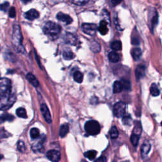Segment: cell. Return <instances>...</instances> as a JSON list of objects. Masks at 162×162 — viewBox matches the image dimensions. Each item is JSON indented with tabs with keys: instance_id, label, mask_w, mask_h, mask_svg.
Masks as SVG:
<instances>
[{
	"instance_id": "1",
	"label": "cell",
	"mask_w": 162,
	"mask_h": 162,
	"mask_svg": "<svg viewBox=\"0 0 162 162\" xmlns=\"http://www.w3.org/2000/svg\"><path fill=\"white\" fill-rule=\"evenodd\" d=\"M16 96L11 91L0 94V110H7L14 105L16 101Z\"/></svg>"
},
{
	"instance_id": "2",
	"label": "cell",
	"mask_w": 162,
	"mask_h": 162,
	"mask_svg": "<svg viewBox=\"0 0 162 162\" xmlns=\"http://www.w3.org/2000/svg\"><path fill=\"white\" fill-rule=\"evenodd\" d=\"M43 31L46 35L55 39L56 38L61 31V27L53 22H48L44 25Z\"/></svg>"
},
{
	"instance_id": "3",
	"label": "cell",
	"mask_w": 162,
	"mask_h": 162,
	"mask_svg": "<svg viewBox=\"0 0 162 162\" xmlns=\"http://www.w3.org/2000/svg\"><path fill=\"white\" fill-rule=\"evenodd\" d=\"M22 36L20 31V27L19 25L15 24L13 27L12 32V43L14 45L17 51H21V50H23L22 46Z\"/></svg>"
},
{
	"instance_id": "4",
	"label": "cell",
	"mask_w": 162,
	"mask_h": 162,
	"mask_svg": "<svg viewBox=\"0 0 162 162\" xmlns=\"http://www.w3.org/2000/svg\"><path fill=\"white\" fill-rule=\"evenodd\" d=\"M84 129L88 134L92 136L99 134L101 130L99 123L95 120H89L85 124Z\"/></svg>"
},
{
	"instance_id": "5",
	"label": "cell",
	"mask_w": 162,
	"mask_h": 162,
	"mask_svg": "<svg viewBox=\"0 0 162 162\" xmlns=\"http://www.w3.org/2000/svg\"><path fill=\"white\" fill-rule=\"evenodd\" d=\"M125 108L126 105L124 102L119 101L115 104L113 109L114 115L118 118L123 117L125 112Z\"/></svg>"
},
{
	"instance_id": "6",
	"label": "cell",
	"mask_w": 162,
	"mask_h": 162,
	"mask_svg": "<svg viewBox=\"0 0 162 162\" xmlns=\"http://www.w3.org/2000/svg\"><path fill=\"white\" fill-rule=\"evenodd\" d=\"M82 31L89 36H94L96 32L97 26L94 24H84L82 26Z\"/></svg>"
},
{
	"instance_id": "7",
	"label": "cell",
	"mask_w": 162,
	"mask_h": 162,
	"mask_svg": "<svg viewBox=\"0 0 162 162\" xmlns=\"http://www.w3.org/2000/svg\"><path fill=\"white\" fill-rule=\"evenodd\" d=\"M11 91V81L7 78L0 79V94Z\"/></svg>"
},
{
	"instance_id": "8",
	"label": "cell",
	"mask_w": 162,
	"mask_h": 162,
	"mask_svg": "<svg viewBox=\"0 0 162 162\" xmlns=\"http://www.w3.org/2000/svg\"><path fill=\"white\" fill-rule=\"evenodd\" d=\"M47 158L53 162H58L61 158V154L56 150H50L46 153Z\"/></svg>"
},
{
	"instance_id": "9",
	"label": "cell",
	"mask_w": 162,
	"mask_h": 162,
	"mask_svg": "<svg viewBox=\"0 0 162 162\" xmlns=\"http://www.w3.org/2000/svg\"><path fill=\"white\" fill-rule=\"evenodd\" d=\"M40 112H41L46 122L48 124H51L52 122L51 113L50 112L48 106H46V104L43 103L42 105H40Z\"/></svg>"
},
{
	"instance_id": "10",
	"label": "cell",
	"mask_w": 162,
	"mask_h": 162,
	"mask_svg": "<svg viewBox=\"0 0 162 162\" xmlns=\"http://www.w3.org/2000/svg\"><path fill=\"white\" fill-rule=\"evenodd\" d=\"M56 18L58 20L63 22V23H65V24L67 25H69V24H72V22H73L72 17L70 15L65 14L62 13V12H60L57 14Z\"/></svg>"
},
{
	"instance_id": "11",
	"label": "cell",
	"mask_w": 162,
	"mask_h": 162,
	"mask_svg": "<svg viewBox=\"0 0 162 162\" xmlns=\"http://www.w3.org/2000/svg\"><path fill=\"white\" fill-rule=\"evenodd\" d=\"M150 149H151V144L147 140L144 141L141 147V154L143 158H145L148 155Z\"/></svg>"
},
{
	"instance_id": "12",
	"label": "cell",
	"mask_w": 162,
	"mask_h": 162,
	"mask_svg": "<svg viewBox=\"0 0 162 162\" xmlns=\"http://www.w3.org/2000/svg\"><path fill=\"white\" fill-rule=\"evenodd\" d=\"M25 17L29 20H34L39 17L38 11L34 9H31L29 11H27L25 14Z\"/></svg>"
},
{
	"instance_id": "13",
	"label": "cell",
	"mask_w": 162,
	"mask_h": 162,
	"mask_svg": "<svg viewBox=\"0 0 162 162\" xmlns=\"http://www.w3.org/2000/svg\"><path fill=\"white\" fill-rule=\"evenodd\" d=\"M146 74V68L144 65H139L136 69V77L137 80L142 79Z\"/></svg>"
},
{
	"instance_id": "14",
	"label": "cell",
	"mask_w": 162,
	"mask_h": 162,
	"mask_svg": "<svg viewBox=\"0 0 162 162\" xmlns=\"http://www.w3.org/2000/svg\"><path fill=\"white\" fill-rule=\"evenodd\" d=\"M98 31L102 35L105 36L108 32L107 27V22L105 20H101L100 23V26L98 27Z\"/></svg>"
},
{
	"instance_id": "15",
	"label": "cell",
	"mask_w": 162,
	"mask_h": 162,
	"mask_svg": "<svg viewBox=\"0 0 162 162\" xmlns=\"http://www.w3.org/2000/svg\"><path fill=\"white\" fill-rule=\"evenodd\" d=\"M131 54L134 60L137 61L140 59V58L142 55V51L140 48H133L131 51Z\"/></svg>"
},
{
	"instance_id": "16",
	"label": "cell",
	"mask_w": 162,
	"mask_h": 162,
	"mask_svg": "<svg viewBox=\"0 0 162 162\" xmlns=\"http://www.w3.org/2000/svg\"><path fill=\"white\" fill-rule=\"evenodd\" d=\"M27 79L28 80V82H29L34 87H38L39 84V81L37 80V79L36 78V77L34 76L33 74H32L31 73L28 74L27 75Z\"/></svg>"
},
{
	"instance_id": "17",
	"label": "cell",
	"mask_w": 162,
	"mask_h": 162,
	"mask_svg": "<svg viewBox=\"0 0 162 162\" xmlns=\"http://www.w3.org/2000/svg\"><path fill=\"white\" fill-rule=\"evenodd\" d=\"M122 84L120 81H115L113 85V91L114 93H119L123 90Z\"/></svg>"
},
{
	"instance_id": "18",
	"label": "cell",
	"mask_w": 162,
	"mask_h": 162,
	"mask_svg": "<svg viewBox=\"0 0 162 162\" xmlns=\"http://www.w3.org/2000/svg\"><path fill=\"white\" fill-rule=\"evenodd\" d=\"M108 59L112 63H117L119 61V55L115 51H112L108 54Z\"/></svg>"
},
{
	"instance_id": "19",
	"label": "cell",
	"mask_w": 162,
	"mask_h": 162,
	"mask_svg": "<svg viewBox=\"0 0 162 162\" xmlns=\"http://www.w3.org/2000/svg\"><path fill=\"white\" fill-rule=\"evenodd\" d=\"M69 131V126L68 124H63L60 129V132L59 134L60 136L62 137H63L67 136V134H68V132Z\"/></svg>"
},
{
	"instance_id": "20",
	"label": "cell",
	"mask_w": 162,
	"mask_h": 162,
	"mask_svg": "<svg viewBox=\"0 0 162 162\" xmlns=\"http://www.w3.org/2000/svg\"><path fill=\"white\" fill-rule=\"evenodd\" d=\"M14 118L13 115L8 113H4L0 116V124H2L6 121H12Z\"/></svg>"
},
{
	"instance_id": "21",
	"label": "cell",
	"mask_w": 162,
	"mask_h": 162,
	"mask_svg": "<svg viewBox=\"0 0 162 162\" xmlns=\"http://www.w3.org/2000/svg\"><path fill=\"white\" fill-rule=\"evenodd\" d=\"M150 93L153 96H158L160 94V90L156 84H152L150 87Z\"/></svg>"
},
{
	"instance_id": "22",
	"label": "cell",
	"mask_w": 162,
	"mask_h": 162,
	"mask_svg": "<svg viewBox=\"0 0 162 162\" xmlns=\"http://www.w3.org/2000/svg\"><path fill=\"white\" fill-rule=\"evenodd\" d=\"M16 114L17 115V116L20 118H27L26 110L24 108H19L17 109L16 110Z\"/></svg>"
},
{
	"instance_id": "23",
	"label": "cell",
	"mask_w": 162,
	"mask_h": 162,
	"mask_svg": "<svg viewBox=\"0 0 162 162\" xmlns=\"http://www.w3.org/2000/svg\"><path fill=\"white\" fill-rule=\"evenodd\" d=\"M83 74L80 71H76L74 74V79L77 83H82L83 81Z\"/></svg>"
},
{
	"instance_id": "24",
	"label": "cell",
	"mask_w": 162,
	"mask_h": 162,
	"mask_svg": "<svg viewBox=\"0 0 162 162\" xmlns=\"http://www.w3.org/2000/svg\"><path fill=\"white\" fill-rule=\"evenodd\" d=\"M96 154L97 152L94 151V150H91V151H88L84 153L85 157L88 158L90 160H93L96 158Z\"/></svg>"
},
{
	"instance_id": "25",
	"label": "cell",
	"mask_w": 162,
	"mask_h": 162,
	"mask_svg": "<svg viewBox=\"0 0 162 162\" xmlns=\"http://www.w3.org/2000/svg\"><path fill=\"white\" fill-rule=\"evenodd\" d=\"M109 134L112 139L117 138L118 136V131L117 129V127H115V126L112 127V128L110 129V130Z\"/></svg>"
},
{
	"instance_id": "26",
	"label": "cell",
	"mask_w": 162,
	"mask_h": 162,
	"mask_svg": "<svg viewBox=\"0 0 162 162\" xmlns=\"http://www.w3.org/2000/svg\"><path fill=\"white\" fill-rule=\"evenodd\" d=\"M63 58L66 60H72L75 57L74 54L72 53L71 51H65L63 53Z\"/></svg>"
},
{
	"instance_id": "27",
	"label": "cell",
	"mask_w": 162,
	"mask_h": 162,
	"mask_svg": "<svg viewBox=\"0 0 162 162\" xmlns=\"http://www.w3.org/2000/svg\"><path fill=\"white\" fill-rule=\"evenodd\" d=\"M111 48L114 51H120L122 50V43L119 40H115L112 43Z\"/></svg>"
},
{
	"instance_id": "28",
	"label": "cell",
	"mask_w": 162,
	"mask_h": 162,
	"mask_svg": "<svg viewBox=\"0 0 162 162\" xmlns=\"http://www.w3.org/2000/svg\"><path fill=\"white\" fill-rule=\"evenodd\" d=\"M91 49L92 50V51L94 52V53H98V52L100 51V50H101L100 45L96 41H93L91 43Z\"/></svg>"
},
{
	"instance_id": "29",
	"label": "cell",
	"mask_w": 162,
	"mask_h": 162,
	"mask_svg": "<svg viewBox=\"0 0 162 162\" xmlns=\"http://www.w3.org/2000/svg\"><path fill=\"white\" fill-rule=\"evenodd\" d=\"M139 141H140V136L135 134H132L130 137V141L132 144H133V146H137Z\"/></svg>"
},
{
	"instance_id": "30",
	"label": "cell",
	"mask_w": 162,
	"mask_h": 162,
	"mask_svg": "<svg viewBox=\"0 0 162 162\" xmlns=\"http://www.w3.org/2000/svg\"><path fill=\"white\" fill-rule=\"evenodd\" d=\"M141 132H142V127H141V124L140 122H137L136 124H135L134 131H133V134L140 136Z\"/></svg>"
},
{
	"instance_id": "31",
	"label": "cell",
	"mask_w": 162,
	"mask_h": 162,
	"mask_svg": "<svg viewBox=\"0 0 162 162\" xmlns=\"http://www.w3.org/2000/svg\"><path fill=\"white\" fill-rule=\"evenodd\" d=\"M30 136L32 139L35 140L39 136V130L37 128H32L30 131Z\"/></svg>"
},
{
	"instance_id": "32",
	"label": "cell",
	"mask_w": 162,
	"mask_h": 162,
	"mask_svg": "<svg viewBox=\"0 0 162 162\" xmlns=\"http://www.w3.org/2000/svg\"><path fill=\"white\" fill-rule=\"evenodd\" d=\"M17 149L20 152H24L25 151L26 146L24 142L21 141H19V142L17 143Z\"/></svg>"
},
{
	"instance_id": "33",
	"label": "cell",
	"mask_w": 162,
	"mask_h": 162,
	"mask_svg": "<svg viewBox=\"0 0 162 162\" xmlns=\"http://www.w3.org/2000/svg\"><path fill=\"white\" fill-rule=\"evenodd\" d=\"M122 86H123V88L124 89H125V90H130V84L129 82V81L128 80H122Z\"/></svg>"
},
{
	"instance_id": "34",
	"label": "cell",
	"mask_w": 162,
	"mask_h": 162,
	"mask_svg": "<svg viewBox=\"0 0 162 162\" xmlns=\"http://www.w3.org/2000/svg\"><path fill=\"white\" fill-rule=\"evenodd\" d=\"M8 7H9V3L5 2L3 4H0V10L3 11H4V12H6V11H7Z\"/></svg>"
},
{
	"instance_id": "35",
	"label": "cell",
	"mask_w": 162,
	"mask_h": 162,
	"mask_svg": "<svg viewBox=\"0 0 162 162\" xmlns=\"http://www.w3.org/2000/svg\"><path fill=\"white\" fill-rule=\"evenodd\" d=\"M9 16L11 18H15L16 16V10L14 7H11L9 10Z\"/></svg>"
},
{
	"instance_id": "36",
	"label": "cell",
	"mask_w": 162,
	"mask_h": 162,
	"mask_svg": "<svg viewBox=\"0 0 162 162\" xmlns=\"http://www.w3.org/2000/svg\"><path fill=\"white\" fill-rule=\"evenodd\" d=\"M72 1L76 4L81 5V4H84L86 3H88L89 2V0H72Z\"/></svg>"
},
{
	"instance_id": "37",
	"label": "cell",
	"mask_w": 162,
	"mask_h": 162,
	"mask_svg": "<svg viewBox=\"0 0 162 162\" xmlns=\"http://www.w3.org/2000/svg\"><path fill=\"white\" fill-rule=\"evenodd\" d=\"M158 23V15L156 14L153 17L152 20V29H153L154 26L157 24Z\"/></svg>"
},
{
	"instance_id": "38",
	"label": "cell",
	"mask_w": 162,
	"mask_h": 162,
	"mask_svg": "<svg viewBox=\"0 0 162 162\" xmlns=\"http://www.w3.org/2000/svg\"><path fill=\"white\" fill-rule=\"evenodd\" d=\"M132 118L130 117H125L123 118V122L125 125H129L131 122Z\"/></svg>"
},
{
	"instance_id": "39",
	"label": "cell",
	"mask_w": 162,
	"mask_h": 162,
	"mask_svg": "<svg viewBox=\"0 0 162 162\" xmlns=\"http://www.w3.org/2000/svg\"><path fill=\"white\" fill-rule=\"evenodd\" d=\"M94 162H106V158L105 156H101L94 161Z\"/></svg>"
},
{
	"instance_id": "40",
	"label": "cell",
	"mask_w": 162,
	"mask_h": 162,
	"mask_svg": "<svg viewBox=\"0 0 162 162\" xmlns=\"http://www.w3.org/2000/svg\"><path fill=\"white\" fill-rule=\"evenodd\" d=\"M122 0H110L113 6H116V5L120 4L122 2Z\"/></svg>"
},
{
	"instance_id": "41",
	"label": "cell",
	"mask_w": 162,
	"mask_h": 162,
	"mask_svg": "<svg viewBox=\"0 0 162 162\" xmlns=\"http://www.w3.org/2000/svg\"><path fill=\"white\" fill-rule=\"evenodd\" d=\"M132 44L134 45H137L140 44V40L137 39H132Z\"/></svg>"
},
{
	"instance_id": "42",
	"label": "cell",
	"mask_w": 162,
	"mask_h": 162,
	"mask_svg": "<svg viewBox=\"0 0 162 162\" xmlns=\"http://www.w3.org/2000/svg\"><path fill=\"white\" fill-rule=\"evenodd\" d=\"M22 2H23L25 4H27L28 3H30L32 2V0H21Z\"/></svg>"
},
{
	"instance_id": "43",
	"label": "cell",
	"mask_w": 162,
	"mask_h": 162,
	"mask_svg": "<svg viewBox=\"0 0 162 162\" xmlns=\"http://www.w3.org/2000/svg\"><path fill=\"white\" fill-rule=\"evenodd\" d=\"M2 158H3V156L1 154H0V160H1Z\"/></svg>"
},
{
	"instance_id": "44",
	"label": "cell",
	"mask_w": 162,
	"mask_h": 162,
	"mask_svg": "<svg viewBox=\"0 0 162 162\" xmlns=\"http://www.w3.org/2000/svg\"><path fill=\"white\" fill-rule=\"evenodd\" d=\"M80 162H87V161H86V160H82V161H81Z\"/></svg>"
},
{
	"instance_id": "45",
	"label": "cell",
	"mask_w": 162,
	"mask_h": 162,
	"mask_svg": "<svg viewBox=\"0 0 162 162\" xmlns=\"http://www.w3.org/2000/svg\"><path fill=\"white\" fill-rule=\"evenodd\" d=\"M161 125H162V122H161Z\"/></svg>"
}]
</instances>
